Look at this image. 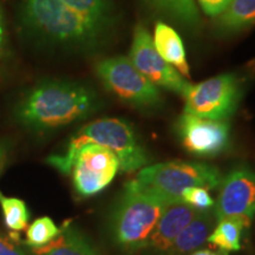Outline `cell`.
Segmentation results:
<instances>
[{"label":"cell","mask_w":255,"mask_h":255,"mask_svg":"<svg viewBox=\"0 0 255 255\" xmlns=\"http://www.w3.org/2000/svg\"><path fill=\"white\" fill-rule=\"evenodd\" d=\"M97 107V95L87 85L47 81L31 89L20 101L17 116L28 129L46 131L85 119Z\"/></svg>","instance_id":"cell-1"},{"label":"cell","mask_w":255,"mask_h":255,"mask_svg":"<svg viewBox=\"0 0 255 255\" xmlns=\"http://www.w3.org/2000/svg\"><path fill=\"white\" fill-rule=\"evenodd\" d=\"M87 144L102 145L113 151L124 173L138 170L148 162L146 152L132 127L120 119H101L81 128L70 138L66 150L60 155L51 156L47 162L60 173L70 174L76 154Z\"/></svg>","instance_id":"cell-2"},{"label":"cell","mask_w":255,"mask_h":255,"mask_svg":"<svg viewBox=\"0 0 255 255\" xmlns=\"http://www.w3.org/2000/svg\"><path fill=\"white\" fill-rule=\"evenodd\" d=\"M24 18L38 33L66 46H92L111 27L97 23L62 0H24Z\"/></svg>","instance_id":"cell-3"},{"label":"cell","mask_w":255,"mask_h":255,"mask_svg":"<svg viewBox=\"0 0 255 255\" xmlns=\"http://www.w3.org/2000/svg\"><path fill=\"white\" fill-rule=\"evenodd\" d=\"M167 205L136 180L128 182L113 218V231L117 244L127 250L146 247Z\"/></svg>","instance_id":"cell-4"},{"label":"cell","mask_w":255,"mask_h":255,"mask_svg":"<svg viewBox=\"0 0 255 255\" xmlns=\"http://www.w3.org/2000/svg\"><path fill=\"white\" fill-rule=\"evenodd\" d=\"M136 181L164 202L171 203L182 201L188 188H216L221 183V174L218 168L206 163L171 161L143 168Z\"/></svg>","instance_id":"cell-5"},{"label":"cell","mask_w":255,"mask_h":255,"mask_svg":"<svg viewBox=\"0 0 255 255\" xmlns=\"http://www.w3.org/2000/svg\"><path fill=\"white\" fill-rule=\"evenodd\" d=\"M244 90L245 81L238 72L221 73L197 84H189L182 96L184 113L226 121L238 110Z\"/></svg>","instance_id":"cell-6"},{"label":"cell","mask_w":255,"mask_h":255,"mask_svg":"<svg viewBox=\"0 0 255 255\" xmlns=\"http://www.w3.org/2000/svg\"><path fill=\"white\" fill-rule=\"evenodd\" d=\"M96 73L119 100L141 110H154L163 103L159 88L144 77L129 57L115 56L96 64Z\"/></svg>","instance_id":"cell-7"},{"label":"cell","mask_w":255,"mask_h":255,"mask_svg":"<svg viewBox=\"0 0 255 255\" xmlns=\"http://www.w3.org/2000/svg\"><path fill=\"white\" fill-rule=\"evenodd\" d=\"M129 59L144 77L157 88L183 96L189 82L176 69L165 62L155 49L152 37L143 25L133 30Z\"/></svg>","instance_id":"cell-8"},{"label":"cell","mask_w":255,"mask_h":255,"mask_svg":"<svg viewBox=\"0 0 255 255\" xmlns=\"http://www.w3.org/2000/svg\"><path fill=\"white\" fill-rule=\"evenodd\" d=\"M119 169V158L113 151L102 145L87 144L76 154L70 173L77 193L92 196L114 180Z\"/></svg>","instance_id":"cell-9"},{"label":"cell","mask_w":255,"mask_h":255,"mask_svg":"<svg viewBox=\"0 0 255 255\" xmlns=\"http://www.w3.org/2000/svg\"><path fill=\"white\" fill-rule=\"evenodd\" d=\"M176 133L188 152L212 157L228 148L231 127L226 121L202 119L183 113L176 122Z\"/></svg>","instance_id":"cell-10"},{"label":"cell","mask_w":255,"mask_h":255,"mask_svg":"<svg viewBox=\"0 0 255 255\" xmlns=\"http://www.w3.org/2000/svg\"><path fill=\"white\" fill-rule=\"evenodd\" d=\"M218 221L235 219L251 226L255 214V173L247 168L232 171L221 182V190L214 208Z\"/></svg>","instance_id":"cell-11"},{"label":"cell","mask_w":255,"mask_h":255,"mask_svg":"<svg viewBox=\"0 0 255 255\" xmlns=\"http://www.w3.org/2000/svg\"><path fill=\"white\" fill-rule=\"evenodd\" d=\"M197 212L199 210L194 209L183 201L168 203L156 223L146 247L157 251H168L175 239L187 227Z\"/></svg>","instance_id":"cell-12"},{"label":"cell","mask_w":255,"mask_h":255,"mask_svg":"<svg viewBox=\"0 0 255 255\" xmlns=\"http://www.w3.org/2000/svg\"><path fill=\"white\" fill-rule=\"evenodd\" d=\"M152 41L158 55L169 65L176 69L183 77H189L190 70L183 40L173 26L164 21H157L155 25Z\"/></svg>","instance_id":"cell-13"},{"label":"cell","mask_w":255,"mask_h":255,"mask_svg":"<svg viewBox=\"0 0 255 255\" xmlns=\"http://www.w3.org/2000/svg\"><path fill=\"white\" fill-rule=\"evenodd\" d=\"M215 221L214 209L199 210L194 219L188 223L187 227L178 234V237L169 247V254L183 255L205 244Z\"/></svg>","instance_id":"cell-14"},{"label":"cell","mask_w":255,"mask_h":255,"mask_svg":"<svg viewBox=\"0 0 255 255\" xmlns=\"http://www.w3.org/2000/svg\"><path fill=\"white\" fill-rule=\"evenodd\" d=\"M255 25V0H232L225 11L214 19L220 34H237Z\"/></svg>","instance_id":"cell-15"},{"label":"cell","mask_w":255,"mask_h":255,"mask_svg":"<svg viewBox=\"0 0 255 255\" xmlns=\"http://www.w3.org/2000/svg\"><path fill=\"white\" fill-rule=\"evenodd\" d=\"M156 13L189 31L199 30L202 25L195 0H143Z\"/></svg>","instance_id":"cell-16"},{"label":"cell","mask_w":255,"mask_h":255,"mask_svg":"<svg viewBox=\"0 0 255 255\" xmlns=\"http://www.w3.org/2000/svg\"><path fill=\"white\" fill-rule=\"evenodd\" d=\"M34 255H97L91 245L73 226L66 223L52 241L33 248Z\"/></svg>","instance_id":"cell-17"},{"label":"cell","mask_w":255,"mask_h":255,"mask_svg":"<svg viewBox=\"0 0 255 255\" xmlns=\"http://www.w3.org/2000/svg\"><path fill=\"white\" fill-rule=\"evenodd\" d=\"M244 228V223L239 220H220L216 228L209 234L207 241L213 247H219L221 251H239L241 247L240 240Z\"/></svg>","instance_id":"cell-18"},{"label":"cell","mask_w":255,"mask_h":255,"mask_svg":"<svg viewBox=\"0 0 255 255\" xmlns=\"http://www.w3.org/2000/svg\"><path fill=\"white\" fill-rule=\"evenodd\" d=\"M92 20L113 27L115 21V9L111 0H62Z\"/></svg>","instance_id":"cell-19"},{"label":"cell","mask_w":255,"mask_h":255,"mask_svg":"<svg viewBox=\"0 0 255 255\" xmlns=\"http://www.w3.org/2000/svg\"><path fill=\"white\" fill-rule=\"evenodd\" d=\"M0 206L4 214L6 227L12 233H19L27 227L28 212L23 200L5 196L0 191Z\"/></svg>","instance_id":"cell-20"},{"label":"cell","mask_w":255,"mask_h":255,"mask_svg":"<svg viewBox=\"0 0 255 255\" xmlns=\"http://www.w3.org/2000/svg\"><path fill=\"white\" fill-rule=\"evenodd\" d=\"M60 228L56 226V223L47 216L37 219L28 226L26 229V245L32 248H39L45 246L57 238L59 234Z\"/></svg>","instance_id":"cell-21"},{"label":"cell","mask_w":255,"mask_h":255,"mask_svg":"<svg viewBox=\"0 0 255 255\" xmlns=\"http://www.w3.org/2000/svg\"><path fill=\"white\" fill-rule=\"evenodd\" d=\"M182 201L196 210L209 209L214 205V201L209 195L208 189L202 187L188 188L183 191Z\"/></svg>","instance_id":"cell-22"},{"label":"cell","mask_w":255,"mask_h":255,"mask_svg":"<svg viewBox=\"0 0 255 255\" xmlns=\"http://www.w3.org/2000/svg\"><path fill=\"white\" fill-rule=\"evenodd\" d=\"M231 1L232 0H197L202 11L213 18L222 13Z\"/></svg>","instance_id":"cell-23"},{"label":"cell","mask_w":255,"mask_h":255,"mask_svg":"<svg viewBox=\"0 0 255 255\" xmlns=\"http://www.w3.org/2000/svg\"><path fill=\"white\" fill-rule=\"evenodd\" d=\"M0 255H25L15 244L12 241L11 237L0 235Z\"/></svg>","instance_id":"cell-24"},{"label":"cell","mask_w":255,"mask_h":255,"mask_svg":"<svg viewBox=\"0 0 255 255\" xmlns=\"http://www.w3.org/2000/svg\"><path fill=\"white\" fill-rule=\"evenodd\" d=\"M5 23H4V17H2L1 11H0V56H1L2 51L5 47Z\"/></svg>","instance_id":"cell-25"},{"label":"cell","mask_w":255,"mask_h":255,"mask_svg":"<svg viewBox=\"0 0 255 255\" xmlns=\"http://www.w3.org/2000/svg\"><path fill=\"white\" fill-rule=\"evenodd\" d=\"M191 255H227V253H226L225 251L220 252V253H216V252H213V251H209V250H202V251H197Z\"/></svg>","instance_id":"cell-26"},{"label":"cell","mask_w":255,"mask_h":255,"mask_svg":"<svg viewBox=\"0 0 255 255\" xmlns=\"http://www.w3.org/2000/svg\"><path fill=\"white\" fill-rule=\"evenodd\" d=\"M5 155H6V148L1 144V143H0V169H1L2 163H4Z\"/></svg>","instance_id":"cell-27"}]
</instances>
